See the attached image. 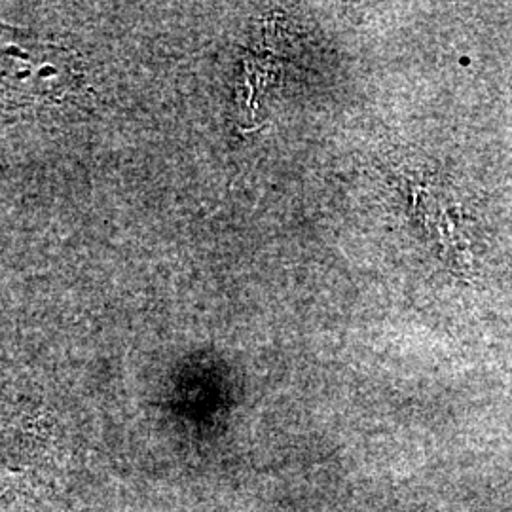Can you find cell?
Wrapping results in <instances>:
<instances>
[{"label": "cell", "instance_id": "obj_1", "mask_svg": "<svg viewBox=\"0 0 512 512\" xmlns=\"http://www.w3.org/2000/svg\"><path fill=\"white\" fill-rule=\"evenodd\" d=\"M505 512H512V509H509V511H505Z\"/></svg>", "mask_w": 512, "mask_h": 512}]
</instances>
